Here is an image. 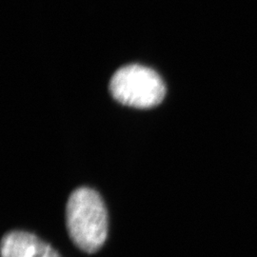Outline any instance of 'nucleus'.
<instances>
[{
    "label": "nucleus",
    "mask_w": 257,
    "mask_h": 257,
    "mask_svg": "<svg viewBox=\"0 0 257 257\" xmlns=\"http://www.w3.org/2000/svg\"><path fill=\"white\" fill-rule=\"evenodd\" d=\"M66 221L70 237L88 253L101 248L108 233V214L101 196L90 188L81 187L69 197Z\"/></svg>",
    "instance_id": "1"
},
{
    "label": "nucleus",
    "mask_w": 257,
    "mask_h": 257,
    "mask_svg": "<svg viewBox=\"0 0 257 257\" xmlns=\"http://www.w3.org/2000/svg\"><path fill=\"white\" fill-rule=\"evenodd\" d=\"M109 89L116 101L138 109L156 107L166 94L165 84L160 75L140 64L120 68L111 76Z\"/></svg>",
    "instance_id": "2"
},
{
    "label": "nucleus",
    "mask_w": 257,
    "mask_h": 257,
    "mask_svg": "<svg viewBox=\"0 0 257 257\" xmlns=\"http://www.w3.org/2000/svg\"><path fill=\"white\" fill-rule=\"evenodd\" d=\"M1 257H60L37 235L21 230L8 232L1 241Z\"/></svg>",
    "instance_id": "3"
}]
</instances>
